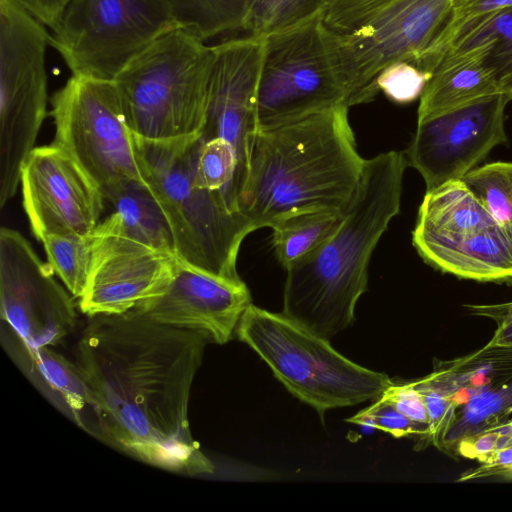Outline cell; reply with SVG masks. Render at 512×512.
Wrapping results in <instances>:
<instances>
[{"label":"cell","instance_id":"26","mask_svg":"<svg viewBox=\"0 0 512 512\" xmlns=\"http://www.w3.org/2000/svg\"><path fill=\"white\" fill-rule=\"evenodd\" d=\"M48 264L65 285L67 291L79 299L86 288L92 259V234H52L43 238Z\"/></svg>","mask_w":512,"mask_h":512},{"label":"cell","instance_id":"28","mask_svg":"<svg viewBox=\"0 0 512 512\" xmlns=\"http://www.w3.org/2000/svg\"><path fill=\"white\" fill-rule=\"evenodd\" d=\"M325 1L251 0L242 29L248 35L265 37L318 13Z\"/></svg>","mask_w":512,"mask_h":512},{"label":"cell","instance_id":"8","mask_svg":"<svg viewBox=\"0 0 512 512\" xmlns=\"http://www.w3.org/2000/svg\"><path fill=\"white\" fill-rule=\"evenodd\" d=\"M50 103L53 143L78 162L107 202L132 184L148 185L114 80L72 74Z\"/></svg>","mask_w":512,"mask_h":512},{"label":"cell","instance_id":"34","mask_svg":"<svg viewBox=\"0 0 512 512\" xmlns=\"http://www.w3.org/2000/svg\"><path fill=\"white\" fill-rule=\"evenodd\" d=\"M497 476H502L507 479H512V466L501 470Z\"/></svg>","mask_w":512,"mask_h":512},{"label":"cell","instance_id":"32","mask_svg":"<svg viewBox=\"0 0 512 512\" xmlns=\"http://www.w3.org/2000/svg\"><path fill=\"white\" fill-rule=\"evenodd\" d=\"M471 315L485 317L496 323L488 344L512 347V301L497 304H465Z\"/></svg>","mask_w":512,"mask_h":512},{"label":"cell","instance_id":"7","mask_svg":"<svg viewBox=\"0 0 512 512\" xmlns=\"http://www.w3.org/2000/svg\"><path fill=\"white\" fill-rule=\"evenodd\" d=\"M235 335L251 347L299 400L323 414L376 400L393 383L385 373L360 366L282 313L251 304Z\"/></svg>","mask_w":512,"mask_h":512},{"label":"cell","instance_id":"15","mask_svg":"<svg viewBox=\"0 0 512 512\" xmlns=\"http://www.w3.org/2000/svg\"><path fill=\"white\" fill-rule=\"evenodd\" d=\"M511 100L512 96L501 94L417 121L404 153L408 165L423 177L426 191L462 179L495 146L506 142L504 115Z\"/></svg>","mask_w":512,"mask_h":512},{"label":"cell","instance_id":"20","mask_svg":"<svg viewBox=\"0 0 512 512\" xmlns=\"http://www.w3.org/2000/svg\"><path fill=\"white\" fill-rule=\"evenodd\" d=\"M344 212L306 210L284 216L271 225L273 248L284 268L328 239L340 226Z\"/></svg>","mask_w":512,"mask_h":512},{"label":"cell","instance_id":"31","mask_svg":"<svg viewBox=\"0 0 512 512\" xmlns=\"http://www.w3.org/2000/svg\"><path fill=\"white\" fill-rule=\"evenodd\" d=\"M382 395L403 415L430 433L429 417L423 396L411 382L402 384L393 382Z\"/></svg>","mask_w":512,"mask_h":512},{"label":"cell","instance_id":"29","mask_svg":"<svg viewBox=\"0 0 512 512\" xmlns=\"http://www.w3.org/2000/svg\"><path fill=\"white\" fill-rule=\"evenodd\" d=\"M430 77L431 74L412 63L396 62L382 70L375 85L390 100L406 104L421 96Z\"/></svg>","mask_w":512,"mask_h":512},{"label":"cell","instance_id":"30","mask_svg":"<svg viewBox=\"0 0 512 512\" xmlns=\"http://www.w3.org/2000/svg\"><path fill=\"white\" fill-rule=\"evenodd\" d=\"M348 422L373 427L387 432L394 437L418 435L427 442L429 432L403 415L385 396H380L375 402L361 410Z\"/></svg>","mask_w":512,"mask_h":512},{"label":"cell","instance_id":"21","mask_svg":"<svg viewBox=\"0 0 512 512\" xmlns=\"http://www.w3.org/2000/svg\"><path fill=\"white\" fill-rule=\"evenodd\" d=\"M111 204L129 235L153 248L175 253L169 223L148 185L128 186Z\"/></svg>","mask_w":512,"mask_h":512},{"label":"cell","instance_id":"3","mask_svg":"<svg viewBox=\"0 0 512 512\" xmlns=\"http://www.w3.org/2000/svg\"><path fill=\"white\" fill-rule=\"evenodd\" d=\"M341 105L257 130L241 213L254 229L306 210L344 212L366 159Z\"/></svg>","mask_w":512,"mask_h":512},{"label":"cell","instance_id":"13","mask_svg":"<svg viewBox=\"0 0 512 512\" xmlns=\"http://www.w3.org/2000/svg\"><path fill=\"white\" fill-rule=\"evenodd\" d=\"M70 293L16 230H0V306L25 348L57 344L76 324Z\"/></svg>","mask_w":512,"mask_h":512},{"label":"cell","instance_id":"12","mask_svg":"<svg viewBox=\"0 0 512 512\" xmlns=\"http://www.w3.org/2000/svg\"><path fill=\"white\" fill-rule=\"evenodd\" d=\"M177 265L175 253L133 238L113 212L92 233L90 273L79 309L88 317L132 311L167 290Z\"/></svg>","mask_w":512,"mask_h":512},{"label":"cell","instance_id":"27","mask_svg":"<svg viewBox=\"0 0 512 512\" xmlns=\"http://www.w3.org/2000/svg\"><path fill=\"white\" fill-rule=\"evenodd\" d=\"M460 180L499 224L512 228V162L473 168Z\"/></svg>","mask_w":512,"mask_h":512},{"label":"cell","instance_id":"10","mask_svg":"<svg viewBox=\"0 0 512 512\" xmlns=\"http://www.w3.org/2000/svg\"><path fill=\"white\" fill-rule=\"evenodd\" d=\"M341 105L349 107L322 28L321 11L264 37L257 130Z\"/></svg>","mask_w":512,"mask_h":512},{"label":"cell","instance_id":"24","mask_svg":"<svg viewBox=\"0 0 512 512\" xmlns=\"http://www.w3.org/2000/svg\"><path fill=\"white\" fill-rule=\"evenodd\" d=\"M178 26L203 41L242 29L251 0H168Z\"/></svg>","mask_w":512,"mask_h":512},{"label":"cell","instance_id":"19","mask_svg":"<svg viewBox=\"0 0 512 512\" xmlns=\"http://www.w3.org/2000/svg\"><path fill=\"white\" fill-rule=\"evenodd\" d=\"M501 94L506 93L477 50L453 49L439 62L422 92L417 121Z\"/></svg>","mask_w":512,"mask_h":512},{"label":"cell","instance_id":"23","mask_svg":"<svg viewBox=\"0 0 512 512\" xmlns=\"http://www.w3.org/2000/svg\"><path fill=\"white\" fill-rule=\"evenodd\" d=\"M453 49L477 50L493 70L504 92L512 96V8L500 10L478 22L449 51Z\"/></svg>","mask_w":512,"mask_h":512},{"label":"cell","instance_id":"25","mask_svg":"<svg viewBox=\"0 0 512 512\" xmlns=\"http://www.w3.org/2000/svg\"><path fill=\"white\" fill-rule=\"evenodd\" d=\"M507 8H512V0H454L443 27L416 66L432 75L461 36L481 20Z\"/></svg>","mask_w":512,"mask_h":512},{"label":"cell","instance_id":"18","mask_svg":"<svg viewBox=\"0 0 512 512\" xmlns=\"http://www.w3.org/2000/svg\"><path fill=\"white\" fill-rule=\"evenodd\" d=\"M421 258L458 278L480 282L512 281V228L499 223L459 233H412Z\"/></svg>","mask_w":512,"mask_h":512},{"label":"cell","instance_id":"22","mask_svg":"<svg viewBox=\"0 0 512 512\" xmlns=\"http://www.w3.org/2000/svg\"><path fill=\"white\" fill-rule=\"evenodd\" d=\"M32 370L51 392L57 394L70 410L73 419L84 428L82 412L93 406L88 382L77 363H72L50 346L25 348Z\"/></svg>","mask_w":512,"mask_h":512},{"label":"cell","instance_id":"33","mask_svg":"<svg viewBox=\"0 0 512 512\" xmlns=\"http://www.w3.org/2000/svg\"><path fill=\"white\" fill-rule=\"evenodd\" d=\"M46 27L54 30L69 0H18Z\"/></svg>","mask_w":512,"mask_h":512},{"label":"cell","instance_id":"17","mask_svg":"<svg viewBox=\"0 0 512 512\" xmlns=\"http://www.w3.org/2000/svg\"><path fill=\"white\" fill-rule=\"evenodd\" d=\"M251 304L245 283L226 281L178 258L167 290L132 311L160 324L202 333L210 342L225 344L233 338Z\"/></svg>","mask_w":512,"mask_h":512},{"label":"cell","instance_id":"6","mask_svg":"<svg viewBox=\"0 0 512 512\" xmlns=\"http://www.w3.org/2000/svg\"><path fill=\"white\" fill-rule=\"evenodd\" d=\"M212 61V46L181 28L134 58L114 79L134 135L154 142L200 136Z\"/></svg>","mask_w":512,"mask_h":512},{"label":"cell","instance_id":"4","mask_svg":"<svg viewBox=\"0 0 512 512\" xmlns=\"http://www.w3.org/2000/svg\"><path fill=\"white\" fill-rule=\"evenodd\" d=\"M454 0H326L321 24L349 108L379 93L375 81L396 62L417 64Z\"/></svg>","mask_w":512,"mask_h":512},{"label":"cell","instance_id":"9","mask_svg":"<svg viewBox=\"0 0 512 512\" xmlns=\"http://www.w3.org/2000/svg\"><path fill=\"white\" fill-rule=\"evenodd\" d=\"M176 28L168 0H69L50 44L73 75L114 80Z\"/></svg>","mask_w":512,"mask_h":512},{"label":"cell","instance_id":"2","mask_svg":"<svg viewBox=\"0 0 512 512\" xmlns=\"http://www.w3.org/2000/svg\"><path fill=\"white\" fill-rule=\"evenodd\" d=\"M407 166L399 151L366 159L340 226L285 268L282 314L327 340L352 324L356 303L367 289L370 257L399 213Z\"/></svg>","mask_w":512,"mask_h":512},{"label":"cell","instance_id":"1","mask_svg":"<svg viewBox=\"0 0 512 512\" xmlns=\"http://www.w3.org/2000/svg\"><path fill=\"white\" fill-rule=\"evenodd\" d=\"M88 318L76 363L91 389L105 441L171 472L212 473L214 467L193 439L188 420L191 387L210 342L207 336L134 311Z\"/></svg>","mask_w":512,"mask_h":512},{"label":"cell","instance_id":"16","mask_svg":"<svg viewBox=\"0 0 512 512\" xmlns=\"http://www.w3.org/2000/svg\"><path fill=\"white\" fill-rule=\"evenodd\" d=\"M212 50L210 101L201 138L229 143L248 180L257 132L256 97L264 37L230 39L213 45Z\"/></svg>","mask_w":512,"mask_h":512},{"label":"cell","instance_id":"14","mask_svg":"<svg viewBox=\"0 0 512 512\" xmlns=\"http://www.w3.org/2000/svg\"><path fill=\"white\" fill-rule=\"evenodd\" d=\"M23 207L37 240L93 233L106 201L94 180L55 143L35 147L21 169Z\"/></svg>","mask_w":512,"mask_h":512},{"label":"cell","instance_id":"5","mask_svg":"<svg viewBox=\"0 0 512 512\" xmlns=\"http://www.w3.org/2000/svg\"><path fill=\"white\" fill-rule=\"evenodd\" d=\"M136 137L148 187L172 232L176 256L226 281L244 283L237 257L253 225L218 193L193 183L200 136L154 142Z\"/></svg>","mask_w":512,"mask_h":512},{"label":"cell","instance_id":"11","mask_svg":"<svg viewBox=\"0 0 512 512\" xmlns=\"http://www.w3.org/2000/svg\"><path fill=\"white\" fill-rule=\"evenodd\" d=\"M444 398L446 413L432 444L458 459L460 444L495 431L512 415V347L486 344L467 355L434 360L418 378Z\"/></svg>","mask_w":512,"mask_h":512}]
</instances>
